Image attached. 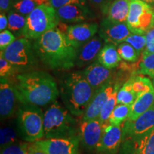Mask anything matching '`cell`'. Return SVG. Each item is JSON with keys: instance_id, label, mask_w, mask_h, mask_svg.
Wrapping results in <instances>:
<instances>
[{"instance_id": "cell-1", "label": "cell", "mask_w": 154, "mask_h": 154, "mask_svg": "<svg viewBox=\"0 0 154 154\" xmlns=\"http://www.w3.org/2000/svg\"><path fill=\"white\" fill-rule=\"evenodd\" d=\"M13 85L18 101L23 105L45 106L57 101L59 94L54 77L43 71L19 74Z\"/></svg>"}, {"instance_id": "cell-2", "label": "cell", "mask_w": 154, "mask_h": 154, "mask_svg": "<svg viewBox=\"0 0 154 154\" xmlns=\"http://www.w3.org/2000/svg\"><path fill=\"white\" fill-rule=\"evenodd\" d=\"M33 48L36 57L50 69L68 70L76 64L77 49L56 27L36 39Z\"/></svg>"}, {"instance_id": "cell-3", "label": "cell", "mask_w": 154, "mask_h": 154, "mask_svg": "<svg viewBox=\"0 0 154 154\" xmlns=\"http://www.w3.org/2000/svg\"><path fill=\"white\" fill-rule=\"evenodd\" d=\"M94 92L82 71L67 74L61 81L59 88L63 105L75 117L83 116Z\"/></svg>"}, {"instance_id": "cell-4", "label": "cell", "mask_w": 154, "mask_h": 154, "mask_svg": "<svg viewBox=\"0 0 154 154\" xmlns=\"http://www.w3.org/2000/svg\"><path fill=\"white\" fill-rule=\"evenodd\" d=\"M44 138H76L79 124L68 109L57 101L49 105L44 112Z\"/></svg>"}, {"instance_id": "cell-5", "label": "cell", "mask_w": 154, "mask_h": 154, "mask_svg": "<svg viewBox=\"0 0 154 154\" xmlns=\"http://www.w3.org/2000/svg\"><path fill=\"white\" fill-rule=\"evenodd\" d=\"M16 122L24 141L34 143L44 138V112L40 107L22 104L17 111Z\"/></svg>"}, {"instance_id": "cell-6", "label": "cell", "mask_w": 154, "mask_h": 154, "mask_svg": "<svg viewBox=\"0 0 154 154\" xmlns=\"http://www.w3.org/2000/svg\"><path fill=\"white\" fill-rule=\"evenodd\" d=\"M60 22L57 9L51 5L38 7L26 17V22L22 36L28 39H37L55 28Z\"/></svg>"}, {"instance_id": "cell-7", "label": "cell", "mask_w": 154, "mask_h": 154, "mask_svg": "<svg viewBox=\"0 0 154 154\" xmlns=\"http://www.w3.org/2000/svg\"><path fill=\"white\" fill-rule=\"evenodd\" d=\"M0 55L5 58L16 69L17 72H26L36 64V54L29 40L25 37L16 39Z\"/></svg>"}, {"instance_id": "cell-8", "label": "cell", "mask_w": 154, "mask_h": 154, "mask_svg": "<svg viewBox=\"0 0 154 154\" xmlns=\"http://www.w3.org/2000/svg\"><path fill=\"white\" fill-rule=\"evenodd\" d=\"M126 23L133 34L144 35L154 26L153 7L142 0H131Z\"/></svg>"}, {"instance_id": "cell-9", "label": "cell", "mask_w": 154, "mask_h": 154, "mask_svg": "<svg viewBox=\"0 0 154 154\" xmlns=\"http://www.w3.org/2000/svg\"><path fill=\"white\" fill-rule=\"evenodd\" d=\"M79 137L44 138L34 144L47 154H80Z\"/></svg>"}, {"instance_id": "cell-10", "label": "cell", "mask_w": 154, "mask_h": 154, "mask_svg": "<svg viewBox=\"0 0 154 154\" xmlns=\"http://www.w3.org/2000/svg\"><path fill=\"white\" fill-rule=\"evenodd\" d=\"M103 124L99 119L81 121L79 129L80 143L88 151H96L101 140Z\"/></svg>"}, {"instance_id": "cell-11", "label": "cell", "mask_w": 154, "mask_h": 154, "mask_svg": "<svg viewBox=\"0 0 154 154\" xmlns=\"http://www.w3.org/2000/svg\"><path fill=\"white\" fill-rule=\"evenodd\" d=\"M122 138V126L103 124V134L95 152L97 154H117L120 149Z\"/></svg>"}, {"instance_id": "cell-12", "label": "cell", "mask_w": 154, "mask_h": 154, "mask_svg": "<svg viewBox=\"0 0 154 154\" xmlns=\"http://www.w3.org/2000/svg\"><path fill=\"white\" fill-rule=\"evenodd\" d=\"M99 34L106 42L116 46L124 42L133 33L126 23L113 22L106 18L100 24Z\"/></svg>"}, {"instance_id": "cell-13", "label": "cell", "mask_w": 154, "mask_h": 154, "mask_svg": "<svg viewBox=\"0 0 154 154\" xmlns=\"http://www.w3.org/2000/svg\"><path fill=\"white\" fill-rule=\"evenodd\" d=\"M115 86L116 84H113L112 80H111L99 89L96 90L86 110L82 117V120L88 121L99 119L102 107L109 96L113 93Z\"/></svg>"}, {"instance_id": "cell-14", "label": "cell", "mask_w": 154, "mask_h": 154, "mask_svg": "<svg viewBox=\"0 0 154 154\" xmlns=\"http://www.w3.org/2000/svg\"><path fill=\"white\" fill-rule=\"evenodd\" d=\"M17 99L14 85L7 79L0 81V116L1 120L9 119L14 115Z\"/></svg>"}, {"instance_id": "cell-15", "label": "cell", "mask_w": 154, "mask_h": 154, "mask_svg": "<svg viewBox=\"0 0 154 154\" xmlns=\"http://www.w3.org/2000/svg\"><path fill=\"white\" fill-rule=\"evenodd\" d=\"M97 23H80L69 26L67 38L76 49L96 35L99 31Z\"/></svg>"}, {"instance_id": "cell-16", "label": "cell", "mask_w": 154, "mask_h": 154, "mask_svg": "<svg viewBox=\"0 0 154 154\" xmlns=\"http://www.w3.org/2000/svg\"><path fill=\"white\" fill-rule=\"evenodd\" d=\"M82 72L86 81L94 91L99 89L111 81L112 76L111 69L106 68L98 61L88 65Z\"/></svg>"}, {"instance_id": "cell-17", "label": "cell", "mask_w": 154, "mask_h": 154, "mask_svg": "<svg viewBox=\"0 0 154 154\" xmlns=\"http://www.w3.org/2000/svg\"><path fill=\"white\" fill-rule=\"evenodd\" d=\"M102 40L103 38L99 35H95L77 49L76 66H84L92 62L96 57H98L101 50Z\"/></svg>"}, {"instance_id": "cell-18", "label": "cell", "mask_w": 154, "mask_h": 154, "mask_svg": "<svg viewBox=\"0 0 154 154\" xmlns=\"http://www.w3.org/2000/svg\"><path fill=\"white\" fill-rule=\"evenodd\" d=\"M60 21L63 22H82L92 17V13L86 5H67L57 9Z\"/></svg>"}, {"instance_id": "cell-19", "label": "cell", "mask_w": 154, "mask_h": 154, "mask_svg": "<svg viewBox=\"0 0 154 154\" xmlns=\"http://www.w3.org/2000/svg\"><path fill=\"white\" fill-rule=\"evenodd\" d=\"M154 105V88L138 96L131 106L128 120L135 121L140 115L153 106Z\"/></svg>"}, {"instance_id": "cell-20", "label": "cell", "mask_w": 154, "mask_h": 154, "mask_svg": "<svg viewBox=\"0 0 154 154\" xmlns=\"http://www.w3.org/2000/svg\"><path fill=\"white\" fill-rule=\"evenodd\" d=\"M131 0H114L107 13V18L113 22L126 23L129 12Z\"/></svg>"}, {"instance_id": "cell-21", "label": "cell", "mask_w": 154, "mask_h": 154, "mask_svg": "<svg viewBox=\"0 0 154 154\" xmlns=\"http://www.w3.org/2000/svg\"><path fill=\"white\" fill-rule=\"evenodd\" d=\"M121 58L116 47L113 44L106 45L102 48L98 55L97 61L109 69H112L119 64Z\"/></svg>"}, {"instance_id": "cell-22", "label": "cell", "mask_w": 154, "mask_h": 154, "mask_svg": "<svg viewBox=\"0 0 154 154\" xmlns=\"http://www.w3.org/2000/svg\"><path fill=\"white\" fill-rule=\"evenodd\" d=\"M19 133L17 122L15 124L8 123L2 126L0 130V148L1 149L12 144L21 142L19 140Z\"/></svg>"}, {"instance_id": "cell-23", "label": "cell", "mask_w": 154, "mask_h": 154, "mask_svg": "<svg viewBox=\"0 0 154 154\" xmlns=\"http://www.w3.org/2000/svg\"><path fill=\"white\" fill-rule=\"evenodd\" d=\"M51 5L50 0H18L13 3L12 8L19 14L27 17L36 8L41 5Z\"/></svg>"}, {"instance_id": "cell-24", "label": "cell", "mask_w": 154, "mask_h": 154, "mask_svg": "<svg viewBox=\"0 0 154 154\" xmlns=\"http://www.w3.org/2000/svg\"><path fill=\"white\" fill-rule=\"evenodd\" d=\"M119 90V84L118 83H116L113 93L108 98L107 101H106L104 105L103 106L101 112H100L99 119H98L101 121L102 124H108L109 116H111V113L113 112V109H115L116 105L118 104V103H117V94H118Z\"/></svg>"}, {"instance_id": "cell-25", "label": "cell", "mask_w": 154, "mask_h": 154, "mask_svg": "<svg viewBox=\"0 0 154 154\" xmlns=\"http://www.w3.org/2000/svg\"><path fill=\"white\" fill-rule=\"evenodd\" d=\"M131 110V106L117 104L109 116L108 124L114 126H122L125 121L128 119Z\"/></svg>"}, {"instance_id": "cell-26", "label": "cell", "mask_w": 154, "mask_h": 154, "mask_svg": "<svg viewBox=\"0 0 154 154\" xmlns=\"http://www.w3.org/2000/svg\"><path fill=\"white\" fill-rule=\"evenodd\" d=\"M137 98L138 96L133 90L131 82L129 79L119 88L117 94V103L118 104L132 106Z\"/></svg>"}, {"instance_id": "cell-27", "label": "cell", "mask_w": 154, "mask_h": 154, "mask_svg": "<svg viewBox=\"0 0 154 154\" xmlns=\"http://www.w3.org/2000/svg\"><path fill=\"white\" fill-rule=\"evenodd\" d=\"M8 30L15 33H23L26 22V17L14 11L8 13Z\"/></svg>"}, {"instance_id": "cell-28", "label": "cell", "mask_w": 154, "mask_h": 154, "mask_svg": "<svg viewBox=\"0 0 154 154\" xmlns=\"http://www.w3.org/2000/svg\"><path fill=\"white\" fill-rule=\"evenodd\" d=\"M138 73L154 78V53H142L138 64Z\"/></svg>"}, {"instance_id": "cell-29", "label": "cell", "mask_w": 154, "mask_h": 154, "mask_svg": "<svg viewBox=\"0 0 154 154\" xmlns=\"http://www.w3.org/2000/svg\"><path fill=\"white\" fill-rule=\"evenodd\" d=\"M130 79L131 82L133 90L138 97L153 87V83L146 77L135 76Z\"/></svg>"}, {"instance_id": "cell-30", "label": "cell", "mask_w": 154, "mask_h": 154, "mask_svg": "<svg viewBox=\"0 0 154 154\" xmlns=\"http://www.w3.org/2000/svg\"><path fill=\"white\" fill-rule=\"evenodd\" d=\"M117 50L121 59L127 61L136 62V61H138L140 56L137 51L131 45L125 42L119 44Z\"/></svg>"}, {"instance_id": "cell-31", "label": "cell", "mask_w": 154, "mask_h": 154, "mask_svg": "<svg viewBox=\"0 0 154 154\" xmlns=\"http://www.w3.org/2000/svg\"><path fill=\"white\" fill-rule=\"evenodd\" d=\"M31 143L19 142L1 149L0 154H29Z\"/></svg>"}, {"instance_id": "cell-32", "label": "cell", "mask_w": 154, "mask_h": 154, "mask_svg": "<svg viewBox=\"0 0 154 154\" xmlns=\"http://www.w3.org/2000/svg\"><path fill=\"white\" fill-rule=\"evenodd\" d=\"M125 42L131 45L140 55L146 47V36L142 34H131L126 38Z\"/></svg>"}, {"instance_id": "cell-33", "label": "cell", "mask_w": 154, "mask_h": 154, "mask_svg": "<svg viewBox=\"0 0 154 154\" xmlns=\"http://www.w3.org/2000/svg\"><path fill=\"white\" fill-rule=\"evenodd\" d=\"M16 72V69L13 66V65L2 56L0 55V76L1 78L7 79L11 75H14Z\"/></svg>"}, {"instance_id": "cell-34", "label": "cell", "mask_w": 154, "mask_h": 154, "mask_svg": "<svg viewBox=\"0 0 154 154\" xmlns=\"http://www.w3.org/2000/svg\"><path fill=\"white\" fill-rule=\"evenodd\" d=\"M16 40V37L13 35L11 31L5 30L0 33V49L1 51L5 50L7 47Z\"/></svg>"}, {"instance_id": "cell-35", "label": "cell", "mask_w": 154, "mask_h": 154, "mask_svg": "<svg viewBox=\"0 0 154 154\" xmlns=\"http://www.w3.org/2000/svg\"><path fill=\"white\" fill-rule=\"evenodd\" d=\"M146 47L142 53H154V26L146 32Z\"/></svg>"}, {"instance_id": "cell-36", "label": "cell", "mask_w": 154, "mask_h": 154, "mask_svg": "<svg viewBox=\"0 0 154 154\" xmlns=\"http://www.w3.org/2000/svg\"><path fill=\"white\" fill-rule=\"evenodd\" d=\"M89 1L104 15L107 14L109 7L112 3V0H89Z\"/></svg>"}, {"instance_id": "cell-37", "label": "cell", "mask_w": 154, "mask_h": 154, "mask_svg": "<svg viewBox=\"0 0 154 154\" xmlns=\"http://www.w3.org/2000/svg\"><path fill=\"white\" fill-rule=\"evenodd\" d=\"M50 2H51V5L55 9H58L67 5H74V4L86 5V0H50Z\"/></svg>"}, {"instance_id": "cell-38", "label": "cell", "mask_w": 154, "mask_h": 154, "mask_svg": "<svg viewBox=\"0 0 154 154\" xmlns=\"http://www.w3.org/2000/svg\"><path fill=\"white\" fill-rule=\"evenodd\" d=\"M138 154H154V133L150 136L143 149Z\"/></svg>"}, {"instance_id": "cell-39", "label": "cell", "mask_w": 154, "mask_h": 154, "mask_svg": "<svg viewBox=\"0 0 154 154\" xmlns=\"http://www.w3.org/2000/svg\"><path fill=\"white\" fill-rule=\"evenodd\" d=\"M12 0H0V10L1 13H6L12 7Z\"/></svg>"}, {"instance_id": "cell-40", "label": "cell", "mask_w": 154, "mask_h": 154, "mask_svg": "<svg viewBox=\"0 0 154 154\" xmlns=\"http://www.w3.org/2000/svg\"><path fill=\"white\" fill-rule=\"evenodd\" d=\"M8 27V17L6 16L5 13H1L0 14V31L3 32Z\"/></svg>"}, {"instance_id": "cell-41", "label": "cell", "mask_w": 154, "mask_h": 154, "mask_svg": "<svg viewBox=\"0 0 154 154\" xmlns=\"http://www.w3.org/2000/svg\"><path fill=\"white\" fill-rule=\"evenodd\" d=\"M29 154H47L45 152L38 149L37 146L34 145V143H31L29 150Z\"/></svg>"}, {"instance_id": "cell-42", "label": "cell", "mask_w": 154, "mask_h": 154, "mask_svg": "<svg viewBox=\"0 0 154 154\" xmlns=\"http://www.w3.org/2000/svg\"><path fill=\"white\" fill-rule=\"evenodd\" d=\"M69 27V26H68V25L66 24V22H61V21H60V22H59V24H57V26H56V28H57L58 30H59L61 32L66 34V35L67 34V32H68Z\"/></svg>"}, {"instance_id": "cell-43", "label": "cell", "mask_w": 154, "mask_h": 154, "mask_svg": "<svg viewBox=\"0 0 154 154\" xmlns=\"http://www.w3.org/2000/svg\"><path fill=\"white\" fill-rule=\"evenodd\" d=\"M142 1H143L144 2L148 4V5L152 7H154V0H142Z\"/></svg>"}, {"instance_id": "cell-44", "label": "cell", "mask_w": 154, "mask_h": 154, "mask_svg": "<svg viewBox=\"0 0 154 154\" xmlns=\"http://www.w3.org/2000/svg\"><path fill=\"white\" fill-rule=\"evenodd\" d=\"M152 83H153V88H154V78L153 79V82H152Z\"/></svg>"}, {"instance_id": "cell-45", "label": "cell", "mask_w": 154, "mask_h": 154, "mask_svg": "<svg viewBox=\"0 0 154 154\" xmlns=\"http://www.w3.org/2000/svg\"><path fill=\"white\" fill-rule=\"evenodd\" d=\"M153 10H154V7H153Z\"/></svg>"}, {"instance_id": "cell-46", "label": "cell", "mask_w": 154, "mask_h": 154, "mask_svg": "<svg viewBox=\"0 0 154 154\" xmlns=\"http://www.w3.org/2000/svg\"><path fill=\"white\" fill-rule=\"evenodd\" d=\"M153 108H154V105H153Z\"/></svg>"}]
</instances>
